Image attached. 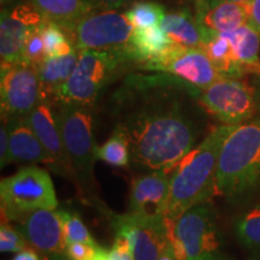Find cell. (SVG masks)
Masks as SVG:
<instances>
[{"mask_svg": "<svg viewBox=\"0 0 260 260\" xmlns=\"http://www.w3.org/2000/svg\"><path fill=\"white\" fill-rule=\"evenodd\" d=\"M200 90L171 75L134 76L116 94L115 128L126 136L132 161L147 170L170 171L197 145Z\"/></svg>", "mask_w": 260, "mask_h": 260, "instance_id": "6da1fadb", "label": "cell"}, {"mask_svg": "<svg viewBox=\"0 0 260 260\" xmlns=\"http://www.w3.org/2000/svg\"><path fill=\"white\" fill-rule=\"evenodd\" d=\"M237 125L214 128L169 172L170 200L165 219L175 220L186 211L206 204L216 195V176L225 140Z\"/></svg>", "mask_w": 260, "mask_h": 260, "instance_id": "7a4b0ae2", "label": "cell"}, {"mask_svg": "<svg viewBox=\"0 0 260 260\" xmlns=\"http://www.w3.org/2000/svg\"><path fill=\"white\" fill-rule=\"evenodd\" d=\"M260 189V119L237 125L224 142L216 176V195L230 200Z\"/></svg>", "mask_w": 260, "mask_h": 260, "instance_id": "3957f363", "label": "cell"}, {"mask_svg": "<svg viewBox=\"0 0 260 260\" xmlns=\"http://www.w3.org/2000/svg\"><path fill=\"white\" fill-rule=\"evenodd\" d=\"M169 239L178 260H225L214 213L201 204L168 220Z\"/></svg>", "mask_w": 260, "mask_h": 260, "instance_id": "277c9868", "label": "cell"}, {"mask_svg": "<svg viewBox=\"0 0 260 260\" xmlns=\"http://www.w3.org/2000/svg\"><path fill=\"white\" fill-rule=\"evenodd\" d=\"M2 214L5 222L22 223L39 210H56L58 200L50 174L38 167L21 169L0 182Z\"/></svg>", "mask_w": 260, "mask_h": 260, "instance_id": "5b68a950", "label": "cell"}, {"mask_svg": "<svg viewBox=\"0 0 260 260\" xmlns=\"http://www.w3.org/2000/svg\"><path fill=\"white\" fill-rule=\"evenodd\" d=\"M124 60H129L124 52L79 51V59L73 73L57 90L53 100L59 104L92 106Z\"/></svg>", "mask_w": 260, "mask_h": 260, "instance_id": "8992f818", "label": "cell"}, {"mask_svg": "<svg viewBox=\"0 0 260 260\" xmlns=\"http://www.w3.org/2000/svg\"><path fill=\"white\" fill-rule=\"evenodd\" d=\"M89 106L60 104L57 118L63 141L75 172V180L82 187L93 188V169L98 160L95 140L93 136V116Z\"/></svg>", "mask_w": 260, "mask_h": 260, "instance_id": "52a82bcc", "label": "cell"}, {"mask_svg": "<svg viewBox=\"0 0 260 260\" xmlns=\"http://www.w3.org/2000/svg\"><path fill=\"white\" fill-rule=\"evenodd\" d=\"M64 29L75 50L117 51L126 54V47L135 27L125 12L98 10Z\"/></svg>", "mask_w": 260, "mask_h": 260, "instance_id": "ba28073f", "label": "cell"}, {"mask_svg": "<svg viewBox=\"0 0 260 260\" xmlns=\"http://www.w3.org/2000/svg\"><path fill=\"white\" fill-rule=\"evenodd\" d=\"M198 103L224 125L251 121L259 107L254 87L235 77H225L200 90Z\"/></svg>", "mask_w": 260, "mask_h": 260, "instance_id": "9c48e42d", "label": "cell"}, {"mask_svg": "<svg viewBox=\"0 0 260 260\" xmlns=\"http://www.w3.org/2000/svg\"><path fill=\"white\" fill-rule=\"evenodd\" d=\"M41 100L37 68L21 63L2 68L0 106L3 121L25 118Z\"/></svg>", "mask_w": 260, "mask_h": 260, "instance_id": "30bf717a", "label": "cell"}, {"mask_svg": "<svg viewBox=\"0 0 260 260\" xmlns=\"http://www.w3.org/2000/svg\"><path fill=\"white\" fill-rule=\"evenodd\" d=\"M141 68L171 75L199 90L225 79L201 48H186L178 45H175L164 57L141 64Z\"/></svg>", "mask_w": 260, "mask_h": 260, "instance_id": "8fae6325", "label": "cell"}, {"mask_svg": "<svg viewBox=\"0 0 260 260\" xmlns=\"http://www.w3.org/2000/svg\"><path fill=\"white\" fill-rule=\"evenodd\" d=\"M116 235L128 239L135 260H158L171 248L165 218H148L134 213L112 216Z\"/></svg>", "mask_w": 260, "mask_h": 260, "instance_id": "7c38bea8", "label": "cell"}, {"mask_svg": "<svg viewBox=\"0 0 260 260\" xmlns=\"http://www.w3.org/2000/svg\"><path fill=\"white\" fill-rule=\"evenodd\" d=\"M44 21L45 18L31 4H19L10 10H3L0 16L2 68L24 63L25 42Z\"/></svg>", "mask_w": 260, "mask_h": 260, "instance_id": "4fadbf2b", "label": "cell"}, {"mask_svg": "<svg viewBox=\"0 0 260 260\" xmlns=\"http://www.w3.org/2000/svg\"><path fill=\"white\" fill-rule=\"evenodd\" d=\"M170 200V175L153 170L132 183L129 212L148 218H165Z\"/></svg>", "mask_w": 260, "mask_h": 260, "instance_id": "5bb4252c", "label": "cell"}, {"mask_svg": "<svg viewBox=\"0 0 260 260\" xmlns=\"http://www.w3.org/2000/svg\"><path fill=\"white\" fill-rule=\"evenodd\" d=\"M29 125L34 130L42 146L52 159V169L63 176L75 178V172L71 161L68 157L63 141V136L58 123L57 113L52 109L51 103L40 100L30 113L25 117Z\"/></svg>", "mask_w": 260, "mask_h": 260, "instance_id": "9a60e30c", "label": "cell"}, {"mask_svg": "<svg viewBox=\"0 0 260 260\" xmlns=\"http://www.w3.org/2000/svg\"><path fill=\"white\" fill-rule=\"evenodd\" d=\"M19 230L38 251L60 260L67 256V241L58 211H35L21 223Z\"/></svg>", "mask_w": 260, "mask_h": 260, "instance_id": "2e32d148", "label": "cell"}, {"mask_svg": "<svg viewBox=\"0 0 260 260\" xmlns=\"http://www.w3.org/2000/svg\"><path fill=\"white\" fill-rule=\"evenodd\" d=\"M194 15L206 39L207 35L230 31L248 24V3L195 0Z\"/></svg>", "mask_w": 260, "mask_h": 260, "instance_id": "e0dca14e", "label": "cell"}, {"mask_svg": "<svg viewBox=\"0 0 260 260\" xmlns=\"http://www.w3.org/2000/svg\"><path fill=\"white\" fill-rule=\"evenodd\" d=\"M9 128L10 147L6 165L10 162H42L52 169V159L25 118L5 122Z\"/></svg>", "mask_w": 260, "mask_h": 260, "instance_id": "ac0fdd59", "label": "cell"}, {"mask_svg": "<svg viewBox=\"0 0 260 260\" xmlns=\"http://www.w3.org/2000/svg\"><path fill=\"white\" fill-rule=\"evenodd\" d=\"M175 45L160 25L135 28L126 47V56L129 60L140 64L148 63L164 57Z\"/></svg>", "mask_w": 260, "mask_h": 260, "instance_id": "d6986e66", "label": "cell"}, {"mask_svg": "<svg viewBox=\"0 0 260 260\" xmlns=\"http://www.w3.org/2000/svg\"><path fill=\"white\" fill-rule=\"evenodd\" d=\"M160 28L178 46L201 48L205 41V32L197 21V17L187 10L165 14Z\"/></svg>", "mask_w": 260, "mask_h": 260, "instance_id": "ffe728a7", "label": "cell"}, {"mask_svg": "<svg viewBox=\"0 0 260 260\" xmlns=\"http://www.w3.org/2000/svg\"><path fill=\"white\" fill-rule=\"evenodd\" d=\"M79 59V51H73L64 56L47 57L38 68L40 79L41 99L51 103L57 90L69 79Z\"/></svg>", "mask_w": 260, "mask_h": 260, "instance_id": "44dd1931", "label": "cell"}, {"mask_svg": "<svg viewBox=\"0 0 260 260\" xmlns=\"http://www.w3.org/2000/svg\"><path fill=\"white\" fill-rule=\"evenodd\" d=\"M30 4L46 21L54 22L63 28L96 11L89 0H30Z\"/></svg>", "mask_w": 260, "mask_h": 260, "instance_id": "7402d4cb", "label": "cell"}, {"mask_svg": "<svg viewBox=\"0 0 260 260\" xmlns=\"http://www.w3.org/2000/svg\"><path fill=\"white\" fill-rule=\"evenodd\" d=\"M226 37L232 42L234 53H235L237 63L241 67V71H247L252 65L258 64L260 34L254 30L249 24L225 31Z\"/></svg>", "mask_w": 260, "mask_h": 260, "instance_id": "603a6c76", "label": "cell"}, {"mask_svg": "<svg viewBox=\"0 0 260 260\" xmlns=\"http://www.w3.org/2000/svg\"><path fill=\"white\" fill-rule=\"evenodd\" d=\"M98 160L117 168H125L132 160L130 147L126 136L119 129H113L112 134L96 149Z\"/></svg>", "mask_w": 260, "mask_h": 260, "instance_id": "cb8c5ba5", "label": "cell"}, {"mask_svg": "<svg viewBox=\"0 0 260 260\" xmlns=\"http://www.w3.org/2000/svg\"><path fill=\"white\" fill-rule=\"evenodd\" d=\"M41 34L47 57L64 56V54L71 53L73 51H77L75 50L65 29L54 22L45 19L41 25Z\"/></svg>", "mask_w": 260, "mask_h": 260, "instance_id": "d4e9b609", "label": "cell"}, {"mask_svg": "<svg viewBox=\"0 0 260 260\" xmlns=\"http://www.w3.org/2000/svg\"><path fill=\"white\" fill-rule=\"evenodd\" d=\"M167 12L158 3L138 2L125 11L126 17L135 28H146L160 25Z\"/></svg>", "mask_w": 260, "mask_h": 260, "instance_id": "484cf974", "label": "cell"}, {"mask_svg": "<svg viewBox=\"0 0 260 260\" xmlns=\"http://www.w3.org/2000/svg\"><path fill=\"white\" fill-rule=\"evenodd\" d=\"M236 235L246 248L260 251V207L243 213L236 223Z\"/></svg>", "mask_w": 260, "mask_h": 260, "instance_id": "4316f807", "label": "cell"}, {"mask_svg": "<svg viewBox=\"0 0 260 260\" xmlns=\"http://www.w3.org/2000/svg\"><path fill=\"white\" fill-rule=\"evenodd\" d=\"M58 213H59L61 224H63L67 245L75 242H82L89 243V245L93 246H99L95 240L93 239V236L90 235V233L87 229V226L84 225L82 219L79 217V214L67 210H59Z\"/></svg>", "mask_w": 260, "mask_h": 260, "instance_id": "83f0119b", "label": "cell"}, {"mask_svg": "<svg viewBox=\"0 0 260 260\" xmlns=\"http://www.w3.org/2000/svg\"><path fill=\"white\" fill-rule=\"evenodd\" d=\"M41 25L29 35L23 52L24 63L31 65L37 69L40 67L42 61L47 58L46 48H45L44 39H42L41 34Z\"/></svg>", "mask_w": 260, "mask_h": 260, "instance_id": "f1b7e54d", "label": "cell"}, {"mask_svg": "<svg viewBox=\"0 0 260 260\" xmlns=\"http://www.w3.org/2000/svg\"><path fill=\"white\" fill-rule=\"evenodd\" d=\"M28 241L19 229H15L8 223L0 226V251L2 253H17L28 247Z\"/></svg>", "mask_w": 260, "mask_h": 260, "instance_id": "f546056e", "label": "cell"}, {"mask_svg": "<svg viewBox=\"0 0 260 260\" xmlns=\"http://www.w3.org/2000/svg\"><path fill=\"white\" fill-rule=\"evenodd\" d=\"M100 246L75 242L67 245V258L69 260H92Z\"/></svg>", "mask_w": 260, "mask_h": 260, "instance_id": "4dcf8cb0", "label": "cell"}, {"mask_svg": "<svg viewBox=\"0 0 260 260\" xmlns=\"http://www.w3.org/2000/svg\"><path fill=\"white\" fill-rule=\"evenodd\" d=\"M9 147H10V135H9V128L8 124L2 125L0 129V165L2 168L6 167V159H8L9 154Z\"/></svg>", "mask_w": 260, "mask_h": 260, "instance_id": "1f68e13d", "label": "cell"}, {"mask_svg": "<svg viewBox=\"0 0 260 260\" xmlns=\"http://www.w3.org/2000/svg\"><path fill=\"white\" fill-rule=\"evenodd\" d=\"M248 24L260 34V0L248 2Z\"/></svg>", "mask_w": 260, "mask_h": 260, "instance_id": "d6a6232c", "label": "cell"}, {"mask_svg": "<svg viewBox=\"0 0 260 260\" xmlns=\"http://www.w3.org/2000/svg\"><path fill=\"white\" fill-rule=\"evenodd\" d=\"M90 4L96 10H117L130 4L133 0H89Z\"/></svg>", "mask_w": 260, "mask_h": 260, "instance_id": "836d02e7", "label": "cell"}, {"mask_svg": "<svg viewBox=\"0 0 260 260\" xmlns=\"http://www.w3.org/2000/svg\"><path fill=\"white\" fill-rule=\"evenodd\" d=\"M12 260H48L45 253L38 251L34 247H25L22 251L17 252Z\"/></svg>", "mask_w": 260, "mask_h": 260, "instance_id": "e575fe53", "label": "cell"}, {"mask_svg": "<svg viewBox=\"0 0 260 260\" xmlns=\"http://www.w3.org/2000/svg\"><path fill=\"white\" fill-rule=\"evenodd\" d=\"M92 260H112V258L111 255H110V251L100 247V248L98 249L95 256H94Z\"/></svg>", "mask_w": 260, "mask_h": 260, "instance_id": "d590c367", "label": "cell"}, {"mask_svg": "<svg viewBox=\"0 0 260 260\" xmlns=\"http://www.w3.org/2000/svg\"><path fill=\"white\" fill-rule=\"evenodd\" d=\"M158 260H178V259L176 258V255H175L174 249H172V247H171V248H169L168 251H165L164 253H162V254L159 256Z\"/></svg>", "mask_w": 260, "mask_h": 260, "instance_id": "8d00e7d4", "label": "cell"}, {"mask_svg": "<svg viewBox=\"0 0 260 260\" xmlns=\"http://www.w3.org/2000/svg\"><path fill=\"white\" fill-rule=\"evenodd\" d=\"M254 88H255V93H256V99H258V105L260 106V73L255 79Z\"/></svg>", "mask_w": 260, "mask_h": 260, "instance_id": "74e56055", "label": "cell"}, {"mask_svg": "<svg viewBox=\"0 0 260 260\" xmlns=\"http://www.w3.org/2000/svg\"><path fill=\"white\" fill-rule=\"evenodd\" d=\"M220 2H235V3H248L251 0H220Z\"/></svg>", "mask_w": 260, "mask_h": 260, "instance_id": "f35d334b", "label": "cell"}, {"mask_svg": "<svg viewBox=\"0 0 260 260\" xmlns=\"http://www.w3.org/2000/svg\"><path fill=\"white\" fill-rule=\"evenodd\" d=\"M0 2H2V4L4 5V4H9V3L14 2V0H0Z\"/></svg>", "mask_w": 260, "mask_h": 260, "instance_id": "ab89813d", "label": "cell"}]
</instances>
